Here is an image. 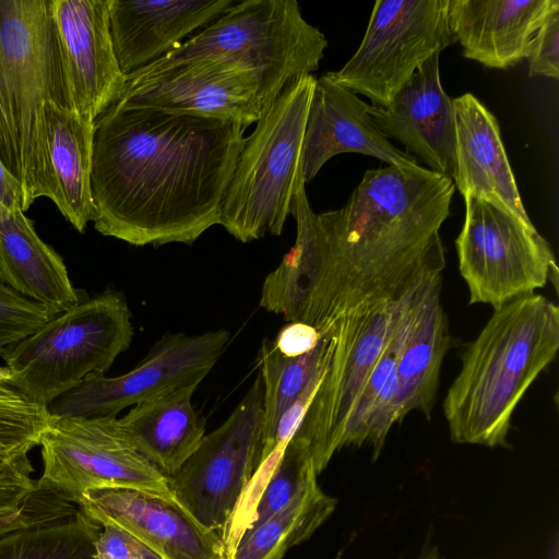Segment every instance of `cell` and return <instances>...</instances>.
I'll return each instance as SVG.
<instances>
[{
	"mask_svg": "<svg viewBox=\"0 0 559 559\" xmlns=\"http://www.w3.org/2000/svg\"><path fill=\"white\" fill-rule=\"evenodd\" d=\"M243 124L114 103L94 122V228L132 246L193 243L214 225Z\"/></svg>",
	"mask_w": 559,
	"mask_h": 559,
	"instance_id": "6da1fadb",
	"label": "cell"
},
{
	"mask_svg": "<svg viewBox=\"0 0 559 559\" xmlns=\"http://www.w3.org/2000/svg\"><path fill=\"white\" fill-rule=\"evenodd\" d=\"M455 186L423 166L369 169L347 202L314 214L305 271L312 293L341 310L395 300L445 266L440 228Z\"/></svg>",
	"mask_w": 559,
	"mask_h": 559,
	"instance_id": "7a4b0ae2",
	"label": "cell"
},
{
	"mask_svg": "<svg viewBox=\"0 0 559 559\" xmlns=\"http://www.w3.org/2000/svg\"><path fill=\"white\" fill-rule=\"evenodd\" d=\"M559 349V308L531 294L493 310L462 356L443 413L457 443L507 444L512 415Z\"/></svg>",
	"mask_w": 559,
	"mask_h": 559,
	"instance_id": "3957f363",
	"label": "cell"
},
{
	"mask_svg": "<svg viewBox=\"0 0 559 559\" xmlns=\"http://www.w3.org/2000/svg\"><path fill=\"white\" fill-rule=\"evenodd\" d=\"M69 107L51 0H0V160L27 210L52 199L45 104Z\"/></svg>",
	"mask_w": 559,
	"mask_h": 559,
	"instance_id": "277c9868",
	"label": "cell"
},
{
	"mask_svg": "<svg viewBox=\"0 0 559 559\" xmlns=\"http://www.w3.org/2000/svg\"><path fill=\"white\" fill-rule=\"evenodd\" d=\"M328 45L325 35L305 20L296 0L237 1L201 32L134 73L205 59L227 60L259 76L263 114L292 81L318 70Z\"/></svg>",
	"mask_w": 559,
	"mask_h": 559,
	"instance_id": "5b68a950",
	"label": "cell"
},
{
	"mask_svg": "<svg viewBox=\"0 0 559 559\" xmlns=\"http://www.w3.org/2000/svg\"><path fill=\"white\" fill-rule=\"evenodd\" d=\"M317 78L292 81L246 138L219 216L234 238L282 234L302 176V143Z\"/></svg>",
	"mask_w": 559,
	"mask_h": 559,
	"instance_id": "8992f818",
	"label": "cell"
},
{
	"mask_svg": "<svg viewBox=\"0 0 559 559\" xmlns=\"http://www.w3.org/2000/svg\"><path fill=\"white\" fill-rule=\"evenodd\" d=\"M121 293L106 290L61 312L1 356L10 385L48 406L93 374H105L128 349L134 330Z\"/></svg>",
	"mask_w": 559,
	"mask_h": 559,
	"instance_id": "52a82bcc",
	"label": "cell"
},
{
	"mask_svg": "<svg viewBox=\"0 0 559 559\" xmlns=\"http://www.w3.org/2000/svg\"><path fill=\"white\" fill-rule=\"evenodd\" d=\"M449 0H378L355 53L325 74L338 85L386 107L426 61L455 44Z\"/></svg>",
	"mask_w": 559,
	"mask_h": 559,
	"instance_id": "ba28073f",
	"label": "cell"
},
{
	"mask_svg": "<svg viewBox=\"0 0 559 559\" xmlns=\"http://www.w3.org/2000/svg\"><path fill=\"white\" fill-rule=\"evenodd\" d=\"M464 201L455 249L469 304L490 305L495 310L543 288L557 267L549 242L534 224L481 199Z\"/></svg>",
	"mask_w": 559,
	"mask_h": 559,
	"instance_id": "9c48e42d",
	"label": "cell"
},
{
	"mask_svg": "<svg viewBox=\"0 0 559 559\" xmlns=\"http://www.w3.org/2000/svg\"><path fill=\"white\" fill-rule=\"evenodd\" d=\"M39 445L37 485L75 506L86 491L106 487L173 498L168 478L139 451L118 417L51 416Z\"/></svg>",
	"mask_w": 559,
	"mask_h": 559,
	"instance_id": "30bf717a",
	"label": "cell"
},
{
	"mask_svg": "<svg viewBox=\"0 0 559 559\" xmlns=\"http://www.w3.org/2000/svg\"><path fill=\"white\" fill-rule=\"evenodd\" d=\"M262 397L258 376L226 420L205 433L197 450L168 479L173 498L221 538L260 464Z\"/></svg>",
	"mask_w": 559,
	"mask_h": 559,
	"instance_id": "8fae6325",
	"label": "cell"
},
{
	"mask_svg": "<svg viewBox=\"0 0 559 559\" xmlns=\"http://www.w3.org/2000/svg\"><path fill=\"white\" fill-rule=\"evenodd\" d=\"M417 286L399 300L357 310L344 317L328 334L333 342L331 357L324 377L294 436L308 444L318 474L326 467L334 453L342 449L341 441L348 415Z\"/></svg>",
	"mask_w": 559,
	"mask_h": 559,
	"instance_id": "7c38bea8",
	"label": "cell"
},
{
	"mask_svg": "<svg viewBox=\"0 0 559 559\" xmlns=\"http://www.w3.org/2000/svg\"><path fill=\"white\" fill-rule=\"evenodd\" d=\"M229 337L223 329L166 335L133 369L117 377L93 374L52 401L48 412L56 418L117 417L127 407L200 384L222 357Z\"/></svg>",
	"mask_w": 559,
	"mask_h": 559,
	"instance_id": "4fadbf2b",
	"label": "cell"
},
{
	"mask_svg": "<svg viewBox=\"0 0 559 559\" xmlns=\"http://www.w3.org/2000/svg\"><path fill=\"white\" fill-rule=\"evenodd\" d=\"M115 103L185 111L248 128L262 116V88L254 72L227 60L205 59L131 74Z\"/></svg>",
	"mask_w": 559,
	"mask_h": 559,
	"instance_id": "5bb4252c",
	"label": "cell"
},
{
	"mask_svg": "<svg viewBox=\"0 0 559 559\" xmlns=\"http://www.w3.org/2000/svg\"><path fill=\"white\" fill-rule=\"evenodd\" d=\"M108 8L109 0H51L70 109L93 123L126 85L112 46Z\"/></svg>",
	"mask_w": 559,
	"mask_h": 559,
	"instance_id": "9a60e30c",
	"label": "cell"
},
{
	"mask_svg": "<svg viewBox=\"0 0 559 559\" xmlns=\"http://www.w3.org/2000/svg\"><path fill=\"white\" fill-rule=\"evenodd\" d=\"M78 506L98 524L131 533L163 559H227L221 536L202 526L174 498L106 487L86 491Z\"/></svg>",
	"mask_w": 559,
	"mask_h": 559,
	"instance_id": "2e32d148",
	"label": "cell"
},
{
	"mask_svg": "<svg viewBox=\"0 0 559 559\" xmlns=\"http://www.w3.org/2000/svg\"><path fill=\"white\" fill-rule=\"evenodd\" d=\"M357 94L325 73L317 78L302 143V176L312 180L337 154L359 153L388 166L415 168L417 159L399 150L381 132Z\"/></svg>",
	"mask_w": 559,
	"mask_h": 559,
	"instance_id": "e0dca14e",
	"label": "cell"
},
{
	"mask_svg": "<svg viewBox=\"0 0 559 559\" xmlns=\"http://www.w3.org/2000/svg\"><path fill=\"white\" fill-rule=\"evenodd\" d=\"M435 55L415 72L386 107L369 105L381 132L404 145L432 171L453 178L456 157L455 114L444 92ZM412 155V156H413Z\"/></svg>",
	"mask_w": 559,
	"mask_h": 559,
	"instance_id": "ac0fdd59",
	"label": "cell"
},
{
	"mask_svg": "<svg viewBox=\"0 0 559 559\" xmlns=\"http://www.w3.org/2000/svg\"><path fill=\"white\" fill-rule=\"evenodd\" d=\"M236 0H109L116 58L127 76L165 57Z\"/></svg>",
	"mask_w": 559,
	"mask_h": 559,
	"instance_id": "d6986e66",
	"label": "cell"
},
{
	"mask_svg": "<svg viewBox=\"0 0 559 559\" xmlns=\"http://www.w3.org/2000/svg\"><path fill=\"white\" fill-rule=\"evenodd\" d=\"M558 0H449L448 22L463 56L506 70L527 58L532 38Z\"/></svg>",
	"mask_w": 559,
	"mask_h": 559,
	"instance_id": "ffe728a7",
	"label": "cell"
},
{
	"mask_svg": "<svg viewBox=\"0 0 559 559\" xmlns=\"http://www.w3.org/2000/svg\"><path fill=\"white\" fill-rule=\"evenodd\" d=\"M456 157L453 183L461 195L491 202L533 224L521 199L492 112L472 93L452 99Z\"/></svg>",
	"mask_w": 559,
	"mask_h": 559,
	"instance_id": "44dd1931",
	"label": "cell"
},
{
	"mask_svg": "<svg viewBox=\"0 0 559 559\" xmlns=\"http://www.w3.org/2000/svg\"><path fill=\"white\" fill-rule=\"evenodd\" d=\"M441 276L423 283L413 297L407 330L396 359L400 421L411 412L429 417L449 346L440 302Z\"/></svg>",
	"mask_w": 559,
	"mask_h": 559,
	"instance_id": "7402d4cb",
	"label": "cell"
},
{
	"mask_svg": "<svg viewBox=\"0 0 559 559\" xmlns=\"http://www.w3.org/2000/svg\"><path fill=\"white\" fill-rule=\"evenodd\" d=\"M0 277L17 294L56 316L81 302L63 259L39 238L24 212L1 203Z\"/></svg>",
	"mask_w": 559,
	"mask_h": 559,
	"instance_id": "603a6c76",
	"label": "cell"
},
{
	"mask_svg": "<svg viewBox=\"0 0 559 559\" xmlns=\"http://www.w3.org/2000/svg\"><path fill=\"white\" fill-rule=\"evenodd\" d=\"M44 110L51 201L78 231L84 233L94 214L91 191L94 123L50 100Z\"/></svg>",
	"mask_w": 559,
	"mask_h": 559,
	"instance_id": "cb8c5ba5",
	"label": "cell"
},
{
	"mask_svg": "<svg viewBox=\"0 0 559 559\" xmlns=\"http://www.w3.org/2000/svg\"><path fill=\"white\" fill-rule=\"evenodd\" d=\"M198 386L185 385L139 403L120 418L139 451L168 479L205 436L203 423L192 405Z\"/></svg>",
	"mask_w": 559,
	"mask_h": 559,
	"instance_id": "d4e9b609",
	"label": "cell"
},
{
	"mask_svg": "<svg viewBox=\"0 0 559 559\" xmlns=\"http://www.w3.org/2000/svg\"><path fill=\"white\" fill-rule=\"evenodd\" d=\"M332 347V338L322 336L312 350L300 356L288 357L282 354L272 341L263 342L259 352V376L263 390V447L260 464L267 454L280 417L309 383L326 368Z\"/></svg>",
	"mask_w": 559,
	"mask_h": 559,
	"instance_id": "484cf974",
	"label": "cell"
},
{
	"mask_svg": "<svg viewBox=\"0 0 559 559\" xmlns=\"http://www.w3.org/2000/svg\"><path fill=\"white\" fill-rule=\"evenodd\" d=\"M335 507L336 500L322 491L317 479L311 481L281 511L246 531L231 559H282L308 539Z\"/></svg>",
	"mask_w": 559,
	"mask_h": 559,
	"instance_id": "4316f807",
	"label": "cell"
},
{
	"mask_svg": "<svg viewBox=\"0 0 559 559\" xmlns=\"http://www.w3.org/2000/svg\"><path fill=\"white\" fill-rule=\"evenodd\" d=\"M102 525L80 509L56 522L0 536V559H96Z\"/></svg>",
	"mask_w": 559,
	"mask_h": 559,
	"instance_id": "83f0119b",
	"label": "cell"
},
{
	"mask_svg": "<svg viewBox=\"0 0 559 559\" xmlns=\"http://www.w3.org/2000/svg\"><path fill=\"white\" fill-rule=\"evenodd\" d=\"M318 475L308 444L293 437L255 503L249 528L281 511Z\"/></svg>",
	"mask_w": 559,
	"mask_h": 559,
	"instance_id": "f1b7e54d",
	"label": "cell"
},
{
	"mask_svg": "<svg viewBox=\"0 0 559 559\" xmlns=\"http://www.w3.org/2000/svg\"><path fill=\"white\" fill-rule=\"evenodd\" d=\"M50 419L47 406L32 402L9 384H0V454H28L39 445Z\"/></svg>",
	"mask_w": 559,
	"mask_h": 559,
	"instance_id": "f546056e",
	"label": "cell"
},
{
	"mask_svg": "<svg viewBox=\"0 0 559 559\" xmlns=\"http://www.w3.org/2000/svg\"><path fill=\"white\" fill-rule=\"evenodd\" d=\"M55 316L47 307L17 294L0 277V356L5 347L28 336Z\"/></svg>",
	"mask_w": 559,
	"mask_h": 559,
	"instance_id": "4dcf8cb0",
	"label": "cell"
},
{
	"mask_svg": "<svg viewBox=\"0 0 559 559\" xmlns=\"http://www.w3.org/2000/svg\"><path fill=\"white\" fill-rule=\"evenodd\" d=\"M36 490L20 510L0 512V536L12 531L38 526L72 515L78 509L61 495L41 487Z\"/></svg>",
	"mask_w": 559,
	"mask_h": 559,
	"instance_id": "1f68e13d",
	"label": "cell"
},
{
	"mask_svg": "<svg viewBox=\"0 0 559 559\" xmlns=\"http://www.w3.org/2000/svg\"><path fill=\"white\" fill-rule=\"evenodd\" d=\"M33 472L28 454H0V512H15L25 506L37 488Z\"/></svg>",
	"mask_w": 559,
	"mask_h": 559,
	"instance_id": "d6a6232c",
	"label": "cell"
},
{
	"mask_svg": "<svg viewBox=\"0 0 559 559\" xmlns=\"http://www.w3.org/2000/svg\"><path fill=\"white\" fill-rule=\"evenodd\" d=\"M528 76L559 79V10L551 13L532 38Z\"/></svg>",
	"mask_w": 559,
	"mask_h": 559,
	"instance_id": "836d02e7",
	"label": "cell"
},
{
	"mask_svg": "<svg viewBox=\"0 0 559 559\" xmlns=\"http://www.w3.org/2000/svg\"><path fill=\"white\" fill-rule=\"evenodd\" d=\"M95 556L96 559H163L138 537L110 524L102 525Z\"/></svg>",
	"mask_w": 559,
	"mask_h": 559,
	"instance_id": "e575fe53",
	"label": "cell"
},
{
	"mask_svg": "<svg viewBox=\"0 0 559 559\" xmlns=\"http://www.w3.org/2000/svg\"><path fill=\"white\" fill-rule=\"evenodd\" d=\"M321 337V334L307 323L289 322L280 330L273 343L285 356L295 357L312 350Z\"/></svg>",
	"mask_w": 559,
	"mask_h": 559,
	"instance_id": "d590c367",
	"label": "cell"
},
{
	"mask_svg": "<svg viewBox=\"0 0 559 559\" xmlns=\"http://www.w3.org/2000/svg\"><path fill=\"white\" fill-rule=\"evenodd\" d=\"M0 203L9 210L27 211L24 191L20 182L0 160Z\"/></svg>",
	"mask_w": 559,
	"mask_h": 559,
	"instance_id": "8d00e7d4",
	"label": "cell"
},
{
	"mask_svg": "<svg viewBox=\"0 0 559 559\" xmlns=\"http://www.w3.org/2000/svg\"><path fill=\"white\" fill-rule=\"evenodd\" d=\"M418 559H444L436 547L427 546Z\"/></svg>",
	"mask_w": 559,
	"mask_h": 559,
	"instance_id": "74e56055",
	"label": "cell"
},
{
	"mask_svg": "<svg viewBox=\"0 0 559 559\" xmlns=\"http://www.w3.org/2000/svg\"><path fill=\"white\" fill-rule=\"evenodd\" d=\"M10 381V371L9 369L4 367H0V384H9Z\"/></svg>",
	"mask_w": 559,
	"mask_h": 559,
	"instance_id": "f35d334b",
	"label": "cell"
}]
</instances>
